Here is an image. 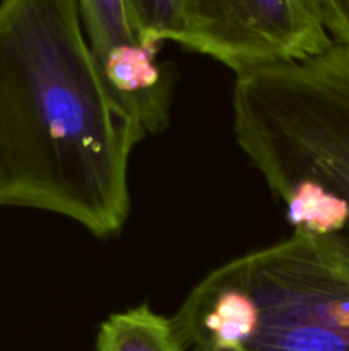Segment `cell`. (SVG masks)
<instances>
[{"instance_id":"3957f363","label":"cell","mask_w":349,"mask_h":351,"mask_svg":"<svg viewBox=\"0 0 349 351\" xmlns=\"http://www.w3.org/2000/svg\"><path fill=\"white\" fill-rule=\"evenodd\" d=\"M233 129L270 191L305 180L341 199L349 242V50L236 74Z\"/></svg>"},{"instance_id":"6da1fadb","label":"cell","mask_w":349,"mask_h":351,"mask_svg":"<svg viewBox=\"0 0 349 351\" xmlns=\"http://www.w3.org/2000/svg\"><path fill=\"white\" fill-rule=\"evenodd\" d=\"M142 137L103 75L77 0H0V206L116 235Z\"/></svg>"},{"instance_id":"277c9868","label":"cell","mask_w":349,"mask_h":351,"mask_svg":"<svg viewBox=\"0 0 349 351\" xmlns=\"http://www.w3.org/2000/svg\"><path fill=\"white\" fill-rule=\"evenodd\" d=\"M174 43L240 74L317 57L334 41L318 0H183Z\"/></svg>"},{"instance_id":"5b68a950","label":"cell","mask_w":349,"mask_h":351,"mask_svg":"<svg viewBox=\"0 0 349 351\" xmlns=\"http://www.w3.org/2000/svg\"><path fill=\"white\" fill-rule=\"evenodd\" d=\"M96 351H185L171 319L147 304L112 314L101 324Z\"/></svg>"},{"instance_id":"8992f818","label":"cell","mask_w":349,"mask_h":351,"mask_svg":"<svg viewBox=\"0 0 349 351\" xmlns=\"http://www.w3.org/2000/svg\"><path fill=\"white\" fill-rule=\"evenodd\" d=\"M77 3L86 36L98 62L122 45L139 43L127 0H77Z\"/></svg>"},{"instance_id":"ba28073f","label":"cell","mask_w":349,"mask_h":351,"mask_svg":"<svg viewBox=\"0 0 349 351\" xmlns=\"http://www.w3.org/2000/svg\"><path fill=\"white\" fill-rule=\"evenodd\" d=\"M332 41L349 50V0H318Z\"/></svg>"},{"instance_id":"52a82bcc","label":"cell","mask_w":349,"mask_h":351,"mask_svg":"<svg viewBox=\"0 0 349 351\" xmlns=\"http://www.w3.org/2000/svg\"><path fill=\"white\" fill-rule=\"evenodd\" d=\"M130 23L139 43L157 48L177 41L183 0H127Z\"/></svg>"},{"instance_id":"7a4b0ae2","label":"cell","mask_w":349,"mask_h":351,"mask_svg":"<svg viewBox=\"0 0 349 351\" xmlns=\"http://www.w3.org/2000/svg\"><path fill=\"white\" fill-rule=\"evenodd\" d=\"M171 321L185 351H349V242L293 233L229 261Z\"/></svg>"}]
</instances>
